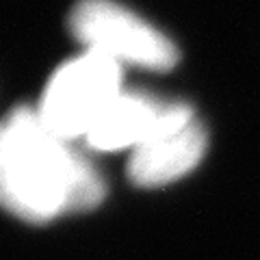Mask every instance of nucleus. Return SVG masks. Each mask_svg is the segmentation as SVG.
<instances>
[{"label": "nucleus", "instance_id": "obj_4", "mask_svg": "<svg viewBox=\"0 0 260 260\" xmlns=\"http://www.w3.org/2000/svg\"><path fill=\"white\" fill-rule=\"evenodd\" d=\"M191 119H195L193 109L182 102H162L148 93L121 91L85 137V141L98 152L135 150L152 137Z\"/></svg>", "mask_w": 260, "mask_h": 260}, {"label": "nucleus", "instance_id": "obj_5", "mask_svg": "<svg viewBox=\"0 0 260 260\" xmlns=\"http://www.w3.org/2000/svg\"><path fill=\"white\" fill-rule=\"evenodd\" d=\"M206 152V133L198 119L169 128L133 150L128 176L133 184L152 189L186 176Z\"/></svg>", "mask_w": 260, "mask_h": 260}, {"label": "nucleus", "instance_id": "obj_3", "mask_svg": "<svg viewBox=\"0 0 260 260\" xmlns=\"http://www.w3.org/2000/svg\"><path fill=\"white\" fill-rule=\"evenodd\" d=\"M70 26L89 52L115 63L165 72L178 63V48L145 20L113 0H80Z\"/></svg>", "mask_w": 260, "mask_h": 260}, {"label": "nucleus", "instance_id": "obj_1", "mask_svg": "<svg viewBox=\"0 0 260 260\" xmlns=\"http://www.w3.org/2000/svg\"><path fill=\"white\" fill-rule=\"evenodd\" d=\"M95 167L56 137L37 109L18 107L0 121V208L30 223L95 208L104 198Z\"/></svg>", "mask_w": 260, "mask_h": 260}, {"label": "nucleus", "instance_id": "obj_2", "mask_svg": "<svg viewBox=\"0 0 260 260\" xmlns=\"http://www.w3.org/2000/svg\"><path fill=\"white\" fill-rule=\"evenodd\" d=\"M119 93L121 65L87 50L52 74L37 113L56 137L72 141L91 133Z\"/></svg>", "mask_w": 260, "mask_h": 260}]
</instances>
